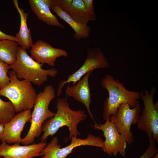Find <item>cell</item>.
<instances>
[{
  "label": "cell",
  "instance_id": "1",
  "mask_svg": "<svg viewBox=\"0 0 158 158\" xmlns=\"http://www.w3.org/2000/svg\"><path fill=\"white\" fill-rule=\"evenodd\" d=\"M57 111L55 115L43 123L41 137V142H45L49 136H53L61 128L66 126L68 128L69 139L73 137L77 138L80 135L78 130L79 123L85 120L87 115L84 111L80 109H71L69 106L67 97H59L56 100Z\"/></svg>",
  "mask_w": 158,
  "mask_h": 158
},
{
  "label": "cell",
  "instance_id": "2",
  "mask_svg": "<svg viewBox=\"0 0 158 158\" xmlns=\"http://www.w3.org/2000/svg\"><path fill=\"white\" fill-rule=\"evenodd\" d=\"M100 84L109 93V97L104 104L103 118L105 121L115 113L121 104H127L133 108L141 98V93L127 90L123 83L115 79L112 75H106L101 80Z\"/></svg>",
  "mask_w": 158,
  "mask_h": 158
},
{
  "label": "cell",
  "instance_id": "3",
  "mask_svg": "<svg viewBox=\"0 0 158 158\" xmlns=\"http://www.w3.org/2000/svg\"><path fill=\"white\" fill-rule=\"evenodd\" d=\"M42 66L30 56L26 49L21 47H18L16 61L9 65L19 79H23L39 86L46 82L48 76L54 77L58 73L54 68L45 70Z\"/></svg>",
  "mask_w": 158,
  "mask_h": 158
},
{
  "label": "cell",
  "instance_id": "4",
  "mask_svg": "<svg viewBox=\"0 0 158 158\" xmlns=\"http://www.w3.org/2000/svg\"><path fill=\"white\" fill-rule=\"evenodd\" d=\"M55 96L54 87L49 85L46 86L43 91L37 94L36 100L32 113L30 126L27 135L22 139V144L24 145L32 144L35 138L41 135L44 123L55 115V113L50 110L49 107Z\"/></svg>",
  "mask_w": 158,
  "mask_h": 158
},
{
  "label": "cell",
  "instance_id": "5",
  "mask_svg": "<svg viewBox=\"0 0 158 158\" xmlns=\"http://www.w3.org/2000/svg\"><path fill=\"white\" fill-rule=\"evenodd\" d=\"M9 83L0 89V95L8 98L14 106L16 112L32 109L36 102L37 94L31 83L20 80L14 72L9 73Z\"/></svg>",
  "mask_w": 158,
  "mask_h": 158
},
{
  "label": "cell",
  "instance_id": "6",
  "mask_svg": "<svg viewBox=\"0 0 158 158\" xmlns=\"http://www.w3.org/2000/svg\"><path fill=\"white\" fill-rule=\"evenodd\" d=\"M156 91L154 87L150 92L145 89L144 93H141L144 107L137 123L138 128L145 133L149 138L158 142V102L154 103L153 98Z\"/></svg>",
  "mask_w": 158,
  "mask_h": 158
},
{
  "label": "cell",
  "instance_id": "7",
  "mask_svg": "<svg viewBox=\"0 0 158 158\" xmlns=\"http://www.w3.org/2000/svg\"><path fill=\"white\" fill-rule=\"evenodd\" d=\"M109 66L107 58L99 48L88 47L86 59L82 65L74 73L68 75L66 80L59 81L56 91L57 96H61L62 90L66 84L72 83L74 85L88 72L97 69L107 68Z\"/></svg>",
  "mask_w": 158,
  "mask_h": 158
},
{
  "label": "cell",
  "instance_id": "8",
  "mask_svg": "<svg viewBox=\"0 0 158 158\" xmlns=\"http://www.w3.org/2000/svg\"><path fill=\"white\" fill-rule=\"evenodd\" d=\"M141 111V104L139 102L133 108L128 104L123 103L121 104L115 113L109 117L110 121L114 124L129 145L134 140L131 130V126L137 124Z\"/></svg>",
  "mask_w": 158,
  "mask_h": 158
},
{
  "label": "cell",
  "instance_id": "9",
  "mask_svg": "<svg viewBox=\"0 0 158 158\" xmlns=\"http://www.w3.org/2000/svg\"><path fill=\"white\" fill-rule=\"evenodd\" d=\"M71 143L64 147L61 148L59 144L58 138L54 137L50 142L42 150L43 158H66L72 153L75 148L80 146L88 145L98 147L101 149L104 147V141L99 137L89 134L85 139L73 137Z\"/></svg>",
  "mask_w": 158,
  "mask_h": 158
},
{
  "label": "cell",
  "instance_id": "10",
  "mask_svg": "<svg viewBox=\"0 0 158 158\" xmlns=\"http://www.w3.org/2000/svg\"><path fill=\"white\" fill-rule=\"evenodd\" d=\"M94 129L102 131L105 140L101 149L109 156H116L119 153L123 157L126 155L127 142L124 137L119 132L114 124L107 118L103 124L96 122L93 125Z\"/></svg>",
  "mask_w": 158,
  "mask_h": 158
},
{
  "label": "cell",
  "instance_id": "11",
  "mask_svg": "<svg viewBox=\"0 0 158 158\" xmlns=\"http://www.w3.org/2000/svg\"><path fill=\"white\" fill-rule=\"evenodd\" d=\"M47 145L45 142L24 145L18 143L10 145L2 142L0 145V156L3 158H32L42 156V151Z\"/></svg>",
  "mask_w": 158,
  "mask_h": 158
},
{
  "label": "cell",
  "instance_id": "12",
  "mask_svg": "<svg viewBox=\"0 0 158 158\" xmlns=\"http://www.w3.org/2000/svg\"><path fill=\"white\" fill-rule=\"evenodd\" d=\"M32 113L31 109L19 112L5 124L1 141L9 144L21 143L22 132L26 124L31 122Z\"/></svg>",
  "mask_w": 158,
  "mask_h": 158
},
{
  "label": "cell",
  "instance_id": "13",
  "mask_svg": "<svg viewBox=\"0 0 158 158\" xmlns=\"http://www.w3.org/2000/svg\"><path fill=\"white\" fill-rule=\"evenodd\" d=\"M30 52L31 57L35 61L43 65L45 63L51 66L55 65L58 58L68 56L65 50L54 47L49 43L40 40L33 44Z\"/></svg>",
  "mask_w": 158,
  "mask_h": 158
},
{
  "label": "cell",
  "instance_id": "14",
  "mask_svg": "<svg viewBox=\"0 0 158 158\" xmlns=\"http://www.w3.org/2000/svg\"><path fill=\"white\" fill-rule=\"evenodd\" d=\"M92 72L90 71L86 73L76 84L71 87L68 85L66 92L67 96L72 97L85 106L90 117L95 123L90 109L91 99L89 78Z\"/></svg>",
  "mask_w": 158,
  "mask_h": 158
},
{
  "label": "cell",
  "instance_id": "15",
  "mask_svg": "<svg viewBox=\"0 0 158 158\" xmlns=\"http://www.w3.org/2000/svg\"><path fill=\"white\" fill-rule=\"evenodd\" d=\"M28 2L31 9L40 20L48 25L65 28L43 0H29Z\"/></svg>",
  "mask_w": 158,
  "mask_h": 158
},
{
  "label": "cell",
  "instance_id": "16",
  "mask_svg": "<svg viewBox=\"0 0 158 158\" xmlns=\"http://www.w3.org/2000/svg\"><path fill=\"white\" fill-rule=\"evenodd\" d=\"M13 2L20 15V20L19 31L15 36L16 42L20 47L26 49H28L33 44L30 30L28 28L27 24L28 13L19 7L18 0H14Z\"/></svg>",
  "mask_w": 158,
  "mask_h": 158
},
{
  "label": "cell",
  "instance_id": "17",
  "mask_svg": "<svg viewBox=\"0 0 158 158\" xmlns=\"http://www.w3.org/2000/svg\"><path fill=\"white\" fill-rule=\"evenodd\" d=\"M50 8L72 28L75 32L74 37L75 39H87L89 37L90 28L87 25L82 24L74 20L57 6H53Z\"/></svg>",
  "mask_w": 158,
  "mask_h": 158
},
{
  "label": "cell",
  "instance_id": "18",
  "mask_svg": "<svg viewBox=\"0 0 158 158\" xmlns=\"http://www.w3.org/2000/svg\"><path fill=\"white\" fill-rule=\"evenodd\" d=\"M67 14L74 20L84 25L96 20V15L87 13L83 0H73L71 7Z\"/></svg>",
  "mask_w": 158,
  "mask_h": 158
},
{
  "label": "cell",
  "instance_id": "19",
  "mask_svg": "<svg viewBox=\"0 0 158 158\" xmlns=\"http://www.w3.org/2000/svg\"><path fill=\"white\" fill-rule=\"evenodd\" d=\"M18 44L13 40H0V60L9 65L14 63L16 59Z\"/></svg>",
  "mask_w": 158,
  "mask_h": 158
},
{
  "label": "cell",
  "instance_id": "20",
  "mask_svg": "<svg viewBox=\"0 0 158 158\" xmlns=\"http://www.w3.org/2000/svg\"><path fill=\"white\" fill-rule=\"evenodd\" d=\"M15 108L10 101H5L0 98V124L4 125L16 114Z\"/></svg>",
  "mask_w": 158,
  "mask_h": 158
},
{
  "label": "cell",
  "instance_id": "21",
  "mask_svg": "<svg viewBox=\"0 0 158 158\" xmlns=\"http://www.w3.org/2000/svg\"><path fill=\"white\" fill-rule=\"evenodd\" d=\"M10 69L9 65L0 60V89L4 87L10 83V78L8 75Z\"/></svg>",
  "mask_w": 158,
  "mask_h": 158
},
{
  "label": "cell",
  "instance_id": "22",
  "mask_svg": "<svg viewBox=\"0 0 158 158\" xmlns=\"http://www.w3.org/2000/svg\"><path fill=\"white\" fill-rule=\"evenodd\" d=\"M158 150L155 145V142L152 138H149V145L144 153L138 158H151L158 153Z\"/></svg>",
  "mask_w": 158,
  "mask_h": 158
},
{
  "label": "cell",
  "instance_id": "23",
  "mask_svg": "<svg viewBox=\"0 0 158 158\" xmlns=\"http://www.w3.org/2000/svg\"><path fill=\"white\" fill-rule=\"evenodd\" d=\"M87 13L90 15H96L94 11L92 0H83Z\"/></svg>",
  "mask_w": 158,
  "mask_h": 158
},
{
  "label": "cell",
  "instance_id": "24",
  "mask_svg": "<svg viewBox=\"0 0 158 158\" xmlns=\"http://www.w3.org/2000/svg\"><path fill=\"white\" fill-rule=\"evenodd\" d=\"M8 40L16 42L15 37L5 34L0 30V40Z\"/></svg>",
  "mask_w": 158,
  "mask_h": 158
},
{
  "label": "cell",
  "instance_id": "25",
  "mask_svg": "<svg viewBox=\"0 0 158 158\" xmlns=\"http://www.w3.org/2000/svg\"><path fill=\"white\" fill-rule=\"evenodd\" d=\"M4 130V125L0 124V141H1Z\"/></svg>",
  "mask_w": 158,
  "mask_h": 158
},
{
  "label": "cell",
  "instance_id": "26",
  "mask_svg": "<svg viewBox=\"0 0 158 158\" xmlns=\"http://www.w3.org/2000/svg\"><path fill=\"white\" fill-rule=\"evenodd\" d=\"M153 158H158V153L155 155L154 156Z\"/></svg>",
  "mask_w": 158,
  "mask_h": 158
},
{
  "label": "cell",
  "instance_id": "27",
  "mask_svg": "<svg viewBox=\"0 0 158 158\" xmlns=\"http://www.w3.org/2000/svg\"><path fill=\"white\" fill-rule=\"evenodd\" d=\"M0 158H2V157H0Z\"/></svg>",
  "mask_w": 158,
  "mask_h": 158
},
{
  "label": "cell",
  "instance_id": "28",
  "mask_svg": "<svg viewBox=\"0 0 158 158\" xmlns=\"http://www.w3.org/2000/svg\"><path fill=\"white\" fill-rule=\"evenodd\" d=\"M42 158H43V157H42Z\"/></svg>",
  "mask_w": 158,
  "mask_h": 158
}]
</instances>
